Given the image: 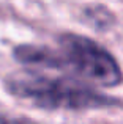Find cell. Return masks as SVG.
<instances>
[{"mask_svg":"<svg viewBox=\"0 0 123 124\" xmlns=\"http://www.w3.org/2000/svg\"><path fill=\"white\" fill-rule=\"evenodd\" d=\"M9 94L44 110H88L115 105L117 101L71 77H51L35 69L14 72L5 80Z\"/></svg>","mask_w":123,"mask_h":124,"instance_id":"obj_1","label":"cell"},{"mask_svg":"<svg viewBox=\"0 0 123 124\" xmlns=\"http://www.w3.org/2000/svg\"><path fill=\"white\" fill-rule=\"evenodd\" d=\"M55 58L59 71H70L99 86H117L123 72L111 52L90 38L76 33H63L57 38Z\"/></svg>","mask_w":123,"mask_h":124,"instance_id":"obj_2","label":"cell"},{"mask_svg":"<svg viewBox=\"0 0 123 124\" xmlns=\"http://www.w3.org/2000/svg\"><path fill=\"white\" fill-rule=\"evenodd\" d=\"M84 21L96 30H106V28L114 25L115 16L106 6L90 5L87 8H84Z\"/></svg>","mask_w":123,"mask_h":124,"instance_id":"obj_3","label":"cell"}]
</instances>
